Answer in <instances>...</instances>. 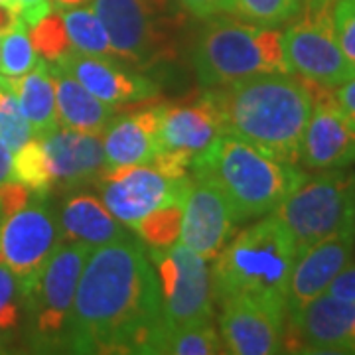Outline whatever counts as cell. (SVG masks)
<instances>
[{
    "label": "cell",
    "mask_w": 355,
    "mask_h": 355,
    "mask_svg": "<svg viewBox=\"0 0 355 355\" xmlns=\"http://www.w3.org/2000/svg\"><path fill=\"white\" fill-rule=\"evenodd\" d=\"M354 243H355V205H354Z\"/></svg>",
    "instance_id": "obj_40"
},
{
    "label": "cell",
    "mask_w": 355,
    "mask_h": 355,
    "mask_svg": "<svg viewBox=\"0 0 355 355\" xmlns=\"http://www.w3.org/2000/svg\"><path fill=\"white\" fill-rule=\"evenodd\" d=\"M64 243L60 216L48 196L34 193L0 223V261L16 275L22 292Z\"/></svg>",
    "instance_id": "obj_11"
},
{
    "label": "cell",
    "mask_w": 355,
    "mask_h": 355,
    "mask_svg": "<svg viewBox=\"0 0 355 355\" xmlns=\"http://www.w3.org/2000/svg\"><path fill=\"white\" fill-rule=\"evenodd\" d=\"M302 0H229L227 14L259 26H277L291 22L300 12Z\"/></svg>",
    "instance_id": "obj_27"
},
{
    "label": "cell",
    "mask_w": 355,
    "mask_h": 355,
    "mask_svg": "<svg viewBox=\"0 0 355 355\" xmlns=\"http://www.w3.org/2000/svg\"><path fill=\"white\" fill-rule=\"evenodd\" d=\"M284 352L355 354V300L322 294L286 318Z\"/></svg>",
    "instance_id": "obj_12"
},
{
    "label": "cell",
    "mask_w": 355,
    "mask_h": 355,
    "mask_svg": "<svg viewBox=\"0 0 355 355\" xmlns=\"http://www.w3.org/2000/svg\"><path fill=\"white\" fill-rule=\"evenodd\" d=\"M334 97H336V101L342 109L347 130L352 132V137L355 139V76L352 79H347L342 85L334 87Z\"/></svg>",
    "instance_id": "obj_33"
},
{
    "label": "cell",
    "mask_w": 355,
    "mask_h": 355,
    "mask_svg": "<svg viewBox=\"0 0 355 355\" xmlns=\"http://www.w3.org/2000/svg\"><path fill=\"white\" fill-rule=\"evenodd\" d=\"M58 216L64 241L85 243L93 249L132 235L107 209L101 198H97L91 191H71L62 203Z\"/></svg>",
    "instance_id": "obj_21"
},
{
    "label": "cell",
    "mask_w": 355,
    "mask_h": 355,
    "mask_svg": "<svg viewBox=\"0 0 355 355\" xmlns=\"http://www.w3.org/2000/svg\"><path fill=\"white\" fill-rule=\"evenodd\" d=\"M160 354L172 355H217L225 354V345L214 322L191 324L166 334Z\"/></svg>",
    "instance_id": "obj_25"
},
{
    "label": "cell",
    "mask_w": 355,
    "mask_h": 355,
    "mask_svg": "<svg viewBox=\"0 0 355 355\" xmlns=\"http://www.w3.org/2000/svg\"><path fill=\"white\" fill-rule=\"evenodd\" d=\"M180 6L196 18L207 20L217 14H227L229 0H178Z\"/></svg>",
    "instance_id": "obj_35"
},
{
    "label": "cell",
    "mask_w": 355,
    "mask_h": 355,
    "mask_svg": "<svg viewBox=\"0 0 355 355\" xmlns=\"http://www.w3.org/2000/svg\"><path fill=\"white\" fill-rule=\"evenodd\" d=\"M64 18L65 34L69 40L71 51H81L87 55L114 58L109 34L103 26L101 18L93 10V6H71L60 8Z\"/></svg>",
    "instance_id": "obj_24"
},
{
    "label": "cell",
    "mask_w": 355,
    "mask_h": 355,
    "mask_svg": "<svg viewBox=\"0 0 355 355\" xmlns=\"http://www.w3.org/2000/svg\"><path fill=\"white\" fill-rule=\"evenodd\" d=\"M85 0H53V6H58V8H71V6H79Z\"/></svg>",
    "instance_id": "obj_39"
},
{
    "label": "cell",
    "mask_w": 355,
    "mask_h": 355,
    "mask_svg": "<svg viewBox=\"0 0 355 355\" xmlns=\"http://www.w3.org/2000/svg\"><path fill=\"white\" fill-rule=\"evenodd\" d=\"M148 259L158 279L168 331L209 322L216 300L207 259L182 241L168 247H148Z\"/></svg>",
    "instance_id": "obj_9"
},
{
    "label": "cell",
    "mask_w": 355,
    "mask_h": 355,
    "mask_svg": "<svg viewBox=\"0 0 355 355\" xmlns=\"http://www.w3.org/2000/svg\"><path fill=\"white\" fill-rule=\"evenodd\" d=\"M162 103L132 113H116L103 130L105 168L150 164L160 153Z\"/></svg>",
    "instance_id": "obj_20"
},
{
    "label": "cell",
    "mask_w": 355,
    "mask_h": 355,
    "mask_svg": "<svg viewBox=\"0 0 355 355\" xmlns=\"http://www.w3.org/2000/svg\"><path fill=\"white\" fill-rule=\"evenodd\" d=\"M166 334L144 243L128 235L95 247L77 280L67 354H160Z\"/></svg>",
    "instance_id": "obj_1"
},
{
    "label": "cell",
    "mask_w": 355,
    "mask_h": 355,
    "mask_svg": "<svg viewBox=\"0 0 355 355\" xmlns=\"http://www.w3.org/2000/svg\"><path fill=\"white\" fill-rule=\"evenodd\" d=\"M0 2H8V0H0Z\"/></svg>",
    "instance_id": "obj_41"
},
{
    "label": "cell",
    "mask_w": 355,
    "mask_h": 355,
    "mask_svg": "<svg viewBox=\"0 0 355 355\" xmlns=\"http://www.w3.org/2000/svg\"><path fill=\"white\" fill-rule=\"evenodd\" d=\"M223 132L268 156L298 164L300 142L312 113V81L296 73H259L205 87Z\"/></svg>",
    "instance_id": "obj_2"
},
{
    "label": "cell",
    "mask_w": 355,
    "mask_h": 355,
    "mask_svg": "<svg viewBox=\"0 0 355 355\" xmlns=\"http://www.w3.org/2000/svg\"><path fill=\"white\" fill-rule=\"evenodd\" d=\"M355 174L342 170L306 176L272 216L291 235L296 257L338 233H354Z\"/></svg>",
    "instance_id": "obj_8"
},
{
    "label": "cell",
    "mask_w": 355,
    "mask_h": 355,
    "mask_svg": "<svg viewBox=\"0 0 355 355\" xmlns=\"http://www.w3.org/2000/svg\"><path fill=\"white\" fill-rule=\"evenodd\" d=\"M312 113L300 142L298 164L304 172L342 170L355 164V139L347 130L334 89L312 81Z\"/></svg>",
    "instance_id": "obj_13"
},
{
    "label": "cell",
    "mask_w": 355,
    "mask_h": 355,
    "mask_svg": "<svg viewBox=\"0 0 355 355\" xmlns=\"http://www.w3.org/2000/svg\"><path fill=\"white\" fill-rule=\"evenodd\" d=\"M235 217L225 191L209 178H193L184 203L180 241L203 259H216L235 233Z\"/></svg>",
    "instance_id": "obj_15"
},
{
    "label": "cell",
    "mask_w": 355,
    "mask_h": 355,
    "mask_svg": "<svg viewBox=\"0 0 355 355\" xmlns=\"http://www.w3.org/2000/svg\"><path fill=\"white\" fill-rule=\"evenodd\" d=\"M334 32L343 55L355 65V0L334 2Z\"/></svg>",
    "instance_id": "obj_32"
},
{
    "label": "cell",
    "mask_w": 355,
    "mask_h": 355,
    "mask_svg": "<svg viewBox=\"0 0 355 355\" xmlns=\"http://www.w3.org/2000/svg\"><path fill=\"white\" fill-rule=\"evenodd\" d=\"M191 182V176H168L154 164H132L105 168L95 186L107 209L132 231L156 209L186 203Z\"/></svg>",
    "instance_id": "obj_10"
},
{
    "label": "cell",
    "mask_w": 355,
    "mask_h": 355,
    "mask_svg": "<svg viewBox=\"0 0 355 355\" xmlns=\"http://www.w3.org/2000/svg\"><path fill=\"white\" fill-rule=\"evenodd\" d=\"M191 67L203 87L259 73H286L282 32L235 16H211L190 48Z\"/></svg>",
    "instance_id": "obj_5"
},
{
    "label": "cell",
    "mask_w": 355,
    "mask_h": 355,
    "mask_svg": "<svg viewBox=\"0 0 355 355\" xmlns=\"http://www.w3.org/2000/svg\"><path fill=\"white\" fill-rule=\"evenodd\" d=\"M12 342H14V336L0 331V354H8V352H10V345H12Z\"/></svg>",
    "instance_id": "obj_38"
},
{
    "label": "cell",
    "mask_w": 355,
    "mask_h": 355,
    "mask_svg": "<svg viewBox=\"0 0 355 355\" xmlns=\"http://www.w3.org/2000/svg\"><path fill=\"white\" fill-rule=\"evenodd\" d=\"M223 132L214 103L200 95L191 103H162L160 153H172L193 162Z\"/></svg>",
    "instance_id": "obj_19"
},
{
    "label": "cell",
    "mask_w": 355,
    "mask_h": 355,
    "mask_svg": "<svg viewBox=\"0 0 355 355\" xmlns=\"http://www.w3.org/2000/svg\"><path fill=\"white\" fill-rule=\"evenodd\" d=\"M296 251L272 214L259 217L231 237L211 270L214 300L249 298L286 312V292Z\"/></svg>",
    "instance_id": "obj_4"
},
{
    "label": "cell",
    "mask_w": 355,
    "mask_h": 355,
    "mask_svg": "<svg viewBox=\"0 0 355 355\" xmlns=\"http://www.w3.org/2000/svg\"><path fill=\"white\" fill-rule=\"evenodd\" d=\"M12 150L0 140V184H4L12 176ZM2 219H4V214L0 207V223H2Z\"/></svg>",
    "instance_id": "obj_37"
},
{
    "label": "cell",
    "mask_w": 355,
    "mask_h": 355,
    "mask_svg": "<svg viewBox=\"0 0 355 355\" xmlns=\"http://www.w3.org/2000/svg\"><path fill=\"white\" fill-rule=\"evenodd\" d=\"M219 336L225 354L270 355L284 352L286 312L249 298L219 300Z\"/></svg>",
    "instance_id": "obj_14"
},
{
    "label": "cell",
    "mask_w": 355,
    "mask_h": 355,
    "mask_svg": "<svg viewBox=\"0 0 355 355\" xmlns=\"http://www.w3.org/2000/svg\"><path fill=\"white\" fill-rule=\"evenodd\" d=\"M38 139L51 191L83 190L103 174L105 153L101 135L58 127Z\"/></svg>",
    "instance_id": "obj_17"
},
{
    "label": "cell",
    "mask_w": 355,
    "mask_h": 355,
    "mask_svg": "<svg viewBox=\"0 0 355 355\" xmlns=\"http://www.w3.org/2000/svg\"><path fill=\"white\" fill-rule=\"evenodd\" d=\"M32 139H34V130L20 109L10 79L0 76V140L12 153H16Z\"/></svg>",
    "instance_id": "obj_28"
},
{
    "label": "cell",
    "mask_w": 355,
    "mask_h": 355,
    "mask_svg": "<svg viewBox=\"0 0 355 355\" xmlns=\"http://www.w3.org/2000/svg\"><path fill=\"white\" fill-rule=\"evenodd\" d=\"M50 64V76L55 89V109L58 123L62 128H71L79 132L101 135L107 125L113 121L114 107L97 99L89 93L76 77L67 73L64 67Z\"/></svg>",
    "instance_id": "obj_22"
},
{
    "label": "cell",
    "mask_w": 355,
    "mask_h": 355,
    "mask_svg": "<svg viewBox=\"0 0 355 355\" xmlns=\"http://www.w3.org/2000/svg\"><path fill=\"white\" fill-rule=\"evenodd\" d=\"M24 320V292L12 270L0 261V331L16 336Z\"/></svg>",
    "instance_id": "obj_30"
},
{
    "label": "cell",
    "mask_w": 355,
    "mask_h": 355,
    "mask_svg": "<svg viewBox=\"0 0 355 355\" xmlns=\"http://www.w3.org/2000/svg\"><path fill=\"white\" fill-rule=\"evenodd\" d=\"M182 216H184V203L166 205L148 214L139 225H135L132 233H137L140 241L146 243L148 247H168L180 237Z\"/></svg>",
    "instance_id": "obj_29"
},
{
    "label": "cell",
    "mask_w": 355,
    "mask_h": 355,
    "mask_svg": "<svg viewBox=\"0 0 355 355\" xmlns=\"http://www.w3.org/2000/svg\"><path fill=\"white\" fill-rule=\"evenodd\" d=\"M38 60L40 55L30 40L28 26L20 18L0 38V76L8 79L24 76L38 64Z\"/></svg>",
    "instance_id": "obj_26"
},
{
    "label": "cell",
    "mask_w": 355,
    "mask_h": 355,
    "mask_svg": "<svg viewBox=\"0 0 355 355\" xmlns=\"http://www.w3.org/2000/svg\"><path fill=\"white\" fill-rule=\"evenodd\" d=\"M51 64L64 67L89 93H93L97 99L111 107L150 101L160 91L150 77L116 58L67 51L58 62Z\"/></svg>",
    "instance_id": "obj_16"
},
{
    "label": "cell",
    "mask_w": 355,
    "mask_h": 355,
    "mask_svg": "<svg viewBox=\"0 0 355 355\" xmlns=\"http://www.w3.org/2000/svg\"><path fill=\"white\" fill-rule=\"evenodd\" d=\"M30 40L34 44V50L38 51L40 58H44L46 62H58L64 53L71 51L62 12L51 10L38 24L32 26Z\"/></svg>",
    "instance_id": "obj_31"
},
{
    "label": "cell",
    "mask_w": 355,
    "mask_h": 355,
    "mask_svg": "<svg viewBox=\"0 0 355 355\" xmlns=\"http://www.w3.org/2000/svg\"><path fill=\"white\" fill-rule=\"evenodd\" d=\"M324 294L340 298V300H355V261H349L342 272L331 280Z\"/></svg>",
    "instance_id": "obj_34"
},
{
    "label": "cell",
    "mask_w": 355,
    "mask_h": 355,
    "mask_svg": "<svg viewBox=\"0 0 355 355\" xmlns=\"http://www.w3.org/2000/svg\"><path fill=\"white\" fill-rule=\"evenodd\" d=\"M20 109L28 119L34 137H44L60 127L55 109V89L50 76V64L40 58L28 73L10 79Z\"/></svg>",
    "instance_id": "obj_23"
},
{
    "label": "cell",
    "mask_w": 355,
    "mask_h": 355,
    "mask_svg": "<svg viewBox=\"0 0 355 355\" xmlns=\"http://www.w3.org/2000/svg\"><path fill=\"white\" fill-rule=\"evenodd\" d=\"M354 233H338L316 243L296 257L286 292V318L300 312L314 298L322 296L330 282L349 261H354Z\"/></svg>",
    "instance_id": "obj_18"
},
{
    "label": "cell",
    "mask_w": 355,
    "mask_h": 355,
    "mask_svg": "<svg viewBox=\"0 0 355 355\" xmlns=\"http://www.w3.org/2000/svg\"><path fill=\"white\" fill-rule=\"evenodd\" d=\"M14 2L20 10L22 22L28 28L38 24L42 18H46L53 10V0H14Z\"/></svg>",
    "instance_id": "obj_36"
},
{
    "label": "cell",
    "mask_w": 355,
    "mask_h": 355,
    "mask_svg": "<svg viewBox=\"0 0 355 355\" xmlns=\"http://www.w3.org/2000/svg\"><path fill=\"white\" fill-rule=\"evenodd\" d=\"M93 251L85 243L64 241L24 291V345L32 354H65L67 326L77 280Z\"/></svg>",
    "instance_id": "obj_7"
},
{
    "label": "cell",
    "mask_w": 355,
    "mask_h": 355,
    "mask_svg": "<svg viewBox=\"0 0 355 355\" xmlns=\"http://www.w3.org/2000/svg\"><path fill=\"white\" fill-rule=\"evenodd\" d=\"M191 178H209L225 191L235 223L241 225L272 214L308 174L257 146L221 132L190 166Z\"/></svg>",
    "instance_id": "obj_3"
},
{
    "label": "cell",
    "mask_w": 355,
    "mask_h": 355,
    "mask_svg": "<svg viewBox=\"0 0 355 355\" xmlns=\"http://www.w3.org/2000/svg\"><path fill=\"white\" fill-rule=\"evenodd\" d=\"M91 6L116 60L146 71L180 58L186 16L170 0H93Z\"/></svg>",
    "instance_id": "obj_6"
},
{
    "label": "cell",
    "mask_w": 355,
    "mask_h": 355,
    "mask_svg": "<svg viewBox=\"0 0 355 355\" xmlns=\"http://www.w3.org/2000/svg\"><path fill=\"white\" fill-rule=\"evenodd\" d=\"M0 38H2V34H0Z\"/></svg>",
    "instance_id": "obj_42"
}]
</instances>
